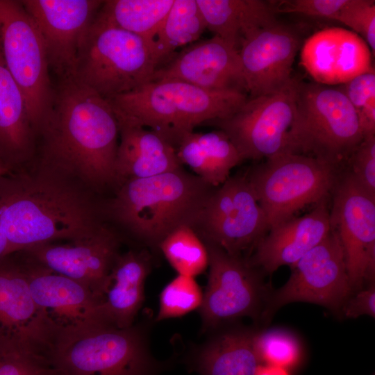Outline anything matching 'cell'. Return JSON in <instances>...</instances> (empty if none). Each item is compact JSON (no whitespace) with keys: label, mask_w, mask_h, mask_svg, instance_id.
I'll return each instance as SVG.
<instances>
[{"label":"cell","mask_w":375,"mask_h":375,"mask_svg":"<svg viewBox=\"0 0 375 375\" xmlns=\"http://www.w3.org/2000/svg\"><path fill=\"white\" fill-rule=\"evenodd\" d=\"M60 81L42 131L47 158L94 187L117 183L119 128L111 104L74 77Z\"/></svg>","instance_id":"1"},{"label":"cell","mask_w":375,"mask_h":375,"mask_svg":"<svg viewBox=\"0 0 375 375\" xmlns=\"http://www.w3.org/2000/svg\"><path fill=\"white\" fill-rule=\"evenodd\" d=\"M0 226L10 253L56 240L83 239L101 226L88 203L69 187L10 172L0 176Z\"/></svg>","instance_id":"2"},{"label":"cell","mask_w":375,"mask_h":375,"mask_svg":"<svg viewBox=\"0 0 375 375\" xmlns=\"http://www.w3.org/2000/svg\"><path fill=\"white\" fill-rule=\"evenodd\" d=\"M214 189L181 167L121 183L108 208L113 218L134 236L158 247L178 227L194 229Z\"/></svg>","instance_id":"3"},{"label":"cell","mask_w":375,"mask_h":375,"mask_svg":"<svg viewBox=\"0 0 375 375\" xmlns=\"http://www.w3.org/2000/svg\"><path fill=\"white\" fill-rule=\"evenodd\" d=\"M248 97L238 90H208L177 80H160L108 101L118 122L150 129L176 149L195 127L230 116Z\"/></svg>","instance_id":"4"},{"label":"cell","mask_w":375,"mask_h":375,"mask_svg":"<svg viewBox=\"0 0 375 375\" xmlns=\"http://www.w3.org/2000/svg\"><path fill=\"white\" fill-rule=\"evenodd\" d=\"M56 375H159L142 328L97 324L60 333L49 356Z\"/></svg>","instance_id":"5"},{"label":"cell","mask_w":375,"mask_h":375,"mask_svg":"<svg viewBox=\"0 0 375 375\" xmlns=\"http://www.w3.org/2000/svg\"><path fill=\"white\" fill-rule=\"evenodd\" d=\"M362 139L356 111L338 87L297 81L286 152L340 167Z\"/></svg>","instance_id":"6"},{"label":"cell","mask_w":375,"mask_h":375,"mask_svg":"<svg viewBox=\"0 0 375 375\" xmlns=\"http://www.w3.org/2000/svg\"><path fill=\"white\" fill-rule=\"evenodd\" d=\"M156 69L145 40L98 12L80 45L74 78L109 100L151 81Z\"/></svg>","instance_id":"7"},{"label":"cell","mask_w":375,"mask_h":375,"mask_svg":"<svg viewBox=\"0 0 375 375\" xmlns=\"http://www.w3.org/2000/svg\"><path fill=\"white\" fill-rule=\"evenodd\" d=\"M340 174V167L284 152L267 158L246 175L270 229L305 206L328 199Z\"/></svg>","instance_id":"8"},{"label":"cell","mask_w":375,"mask_h":375,"mask_svg":"<svg viewBox=\"0 0 375 375\" xmlns=\"http://www.w3.org/2000/svg\"><path fill=\"white\" fill-rule=\"evenodd\" d=\"M0 51L24 97L34 131L42 132L55 89L43 39L21 1L0 0Z\"/></svg>","instance_id":"9"},{"label":"cell","mask_w":375,"mask_h":375,"mask_svg":"<svg viewBox=\"0 0 375 375\" xmlns=\"http://www.w3.org/2000/svg\"><path fill=\"white\" fill-rule=\"evenodd\" d=\"M205 241L240 256L269 231L265 213L247 175L228 177L213 190L195 229Z\"/></svg>","instance_id":"10"},{"label":"cell","mask_w":375,"mask_h":375,"mask_svg":"<svg viewBox=\"0 0 375 375\" xmlns=\"http://www.w3.org/2000/svg\"><path fill=\"white\" fill-rule=\"evenodd\" d=\"M331 228L341 243L353 292L375 278V196L364 190L348 171L332 191Z\"/></svg>","instance_id":"11"},{"label":"cell","mask_w":375,"mask_h":375,"mask_svg":"<svg viewBox=\"0 0 375 375\" xmlns=\"http://www.w3.org/2000/svg\"><path fill=\"white\" fill-rule=\"evenodd\" d=\"M297 80L276 92L248 97L230 116L210 122L224 131L244 160L266 159L286 152L293 120Z\"/></svg>","instance_id":"12"},{"label":"cell","mask_w":375,"mask_h":375,"mask_svg":"<svg viewBox=\"0 0 375 375\" xmlns=\"http://www.w3.org/2000/svg\"><path fill=\"white\" fill-rule=\"evenodd\" d=\"M290 267L288 281L269 300L265 319L282 306L296 301L338 311L353 292L341 243L331 228L322 242Z\"/></svg>","instance_id":"13"},{"label":"cell","mask_w":375,"mask_h":375,"mask_svg":"<svg viewBox=\"0 0 375 375\" xmlns=\"http://www.w3.org/2000/svg\"><path fill=\"white\" fill-rule=\"evenodd\" d=\"M210 270L199 312L204 331L224 322L258 315L264 290L255 267L205 241Z\"/></svg>","instance_id":"14"},{"label":"cell","mask_w":375,"mask_h":375,"mask_svg":"<svg viewBox=\"0 0 375 375\" xmlns=\"http://www.w3.org/2000/svg\"><path fill=\"white\" fill-rule=\"evenodd\" d=\"M56 337L33 299L20 253L0 258V340L49 357Z\"/></svg>","instance_id":"15"},{"label":"cell","mask_w":375,"mask_h":375,"mask_svg":"<svg viewBox=\"0 0 375 375\" xmlns=\"http://www.w3.org/2000/svg\"><path fill=\"white\" fill-rule=\"evenodd\" d=\"M43 39L49 67L60 80L74 76L82 40L103 1L23 0Z\"/></svg>","instance_id":"16"},{"label":"cell","mask_w":375,"mask_h":375,"mask_svg":"<svg viewBox=\"0 0 375 375\" xmlns=\"http://www.w3.org/2000/svg\"><path fill=\"white\" fill-rule=\"evenodd\" d=\"M19 253L33 299L56 336L90 326L110 324L98 299L88 289Z\"/></svg>","instance_id":"17"},{"label":"cell","mask_w":375,"mask_h":375,"mask_svg":"<svg viewBox=\"0 0 375 375\" xmlns=\"http://www.w3.org/2000/svg\"><path fill=\"white\" fill-rule=\"evenodd\" d=\"M299 43L298 35L277 20L242 37L238 51L249 97L279 92L293 83Z\"/></svg>","instance_id":"18"},{"label":"cell","mask_w":375,"mask_h":375,"mask_svg":"<svg viewBox=\"0 0 375 375\" xmlns=\"http://www.w3.org/2000/svg\"><path fill=\"white\" fill-rule=\"evenodd\" d=\"M119 242L101 226L92 235L64 244H35L21 251L44 267L83 285L99 300L106 278L119 255Z\"/></svg>","instance_id":"19"},{"label":"cell","mask_w":375,"mask_h":375,"mask_svg":"<svg viewBox=\"0 0 375 375\" xmlns=\"http://www.w3.org/2000/svg\"><path fill=\"white\" fill-rule=\"evenodd\" d=\"M177 80L208 90L247 94L238 49L218 36L197 41L158 67L152 81Z\"/></svg>","instance_id":"20"},{"label":"cell","mask_w":375,"mask_h":375,"mask_svg":"<svg viewBox=\"0 0 375 375\" xmlns=\"http://www.w3.org/2000/svg\"><path fill=\"white\" fill-rule=\"evenodd\" d=\"M301 62L315 82L330 86L374 69L371 50L364 40L338 27L321 30L308 38L301 48Z\"/></svg>","instance_id":"21"},{"label":"cell","mask_w":375,"mask_h":375,"mask_svg":"<svg viewBox=\"0 0 375 375\" xmlns=\"http://www.w3.org/2000/svg\"><path fill=\"white\" fill-rule=\"evenodd\" d=\"M255 244L248 263L272 274L283 265L292 266L322 242L331 231L328 199L301 217H292L271 228Z\"/></svg>","instance_id":"22"},{"label":"cell","mask_w":375,"mask_h":375,"mask_svg":"<svg viewBox=\"0 0 375 375\" xmlns=\"http://www.w3.org/2000/svg\"><path fill=\"white\" fill-rule=\"evenodd\" d=\"M151 269L145 251L119 255L103 288L99 303L107 322L116 327L133 326L144 299V283Z\"/></svg>","instance_id":"23"},{"label":"cell","mask_w":375,"mask_h":375,"mask_svg":"<svg viewBox=\"0 0 375 375\" xmlns=\"http://www.w3.org/2000/svg\"><path fill=\"white\" fill-rule=\"evenodd\" d=\"M118 123L120 142L115 162L117 183L183 167L175 147L159 134L140 126Z\"/></svg>","instance_id":"24"},{"label":"cell","mask_w":375,"mask_h":375,"mask_svg":"<svg viewBox=\"0 0 375 375\" xmlns=\"http://www.w3.org/2000/svg\"><path fill=\"white\" fill-rule=\"evenodd\" d=\"M34 131L24 97L0 51V159L10 170L29 156Z\"/></svg>","instance_id":"25"},{"label":"cell","mask_w":375,"mask_h":375,"mask_svg":"<svg viewBox=\"0 0 375 375\" xmlns=\"http://www.w3.org/2000/svg\"><path fill=\"white\" fill-rule=\"evenodd\" d=\"M182 165H188L207 184L217 188L229 177L231 170L243 161L237 148L222 130L190 132L176 147Z\"/></svg>","instance_id":"26"},{"label":"cell","mask_w":375,"mask_h":375,"mask_svg":"<svg viewBox=\"0 0 375 375\" xmlns=\"http://www.w3.org/2000/svg\"><path fill=\"white\" fill-rule=\"evenodd\" d=\"M254 333L231 331L208 340L192 356L190 366L199 375H254L260 365Z\"/></svg>","instance_id":"27"},{"label":"cell","mask_w":375,"mask_h":375,"mask_svg":"<svg viewBox=\"0 0 375 375\" xmlns=\"http://www.w3.org/2000/svg\"><path fill=\"white\" fill-rule=\"evenodd\" d=\"M206 29L238 49L251 31L276 21L274 12L260 0H196Z\"/></svg>","instance_id":"28"},{"label":"cell","mask_w":375,"mask_h":375,"mask_svg":"<svg viewBox=\"0 0 375 375\" xmlns=\"http://www.w3.org/2000/svg\"><path fill=\"white\" fill-rule=\"evenodd\" d=\"M206 30V22L196 0H174L153 40L157 69L166 64L178 48L198 41Z\"/></svg>","instance_id":"29"},{"label":"cell","mask_w":375,"mask_h":375,"mask_svg":"<svg viewBox=\"0 0 375 375\" xmlns=\"http://www.w3.org/2000/svg\"><path fill=\"white\" fill-rule=\"evenodd\" d=\"M174 0L103 1L99 15L113 25L145 40L152 47L154 38Z\"/></svg>","instance_id":"30"},{"label":"cell","mask_w":375,"mask_h":375,"mask_svg":"<svg viewBox=\"0 0 375 375\" xmlns=\"http://www.w3.org/2000/svg\"><path fill=\"white\" fill-rule=\"evenodd\" d=\"M158 247L178 274L194 277L208 266L206 246L192 227H178L167 235Z\"/></svg>","instance_id":"31"},{"label":"cell","mask_w":375,"mask_h":375,"mask_svg":"<svg viewBox=\"0 0 375 375\" xmlns=\"http://www.w3.org/2000/svg\"><path fill=\"white\" fill-rule=\"evenodd\" d=\"M253 346L260 364L290 371L299 367L303 360V349L299 339L283 328L254 333Z\"/></svg>","instance_id":"32"},{"label":"cell","mask_w":375,"mask_h":375,"mask_svg":"<svg viewBox=\"0 0 375 375\" xmlns=\"http://www.w3.org/2000/svg\"><path fill=\"white\" fill-rule=\"evenodd\" d=\"M203 294L194 277L178 274L161 291L156 322L183 316L200 308Z\"/></svg>","instance_id":"33"},{"label":"cell","mask_w":375,"mask_h":375,"mask_svg":"<svg viewBox=\"0 0 375 375\" xmlns=\"http://www.w3.org/2000/svg\"><path fill=\"white\" fill-rule=\"evenodd\" d=\"M358 117L363 138L375 135V71L361 74L338 87Z\"/></svg>","instance_id":"34"},{"label":"cell","mask_w":375,"mask_h":375,"mask_svg":"<svg viewBox=\"0 0 375 375\" xmlns=\"http://www.w3.org/2000/svg\"><path fill=\"white\" fill-rule=\"evenodd\" d=\"M0 375H56L48 356L0 341Z\"/></svg>","instance_id":"35"},{"label":"cell","mask_w":375,"mask_h":375,"mask_svg":"<svg viewBox=\"0 0 375 375\" xmlns=\"http://www.w3.org/2000/svg\"><path fill=\"white\" fill-rule=\"evenodd\" d=\"M334 21L349 28L362 38L375 54V1L373 0H349Z\"/></svg>","instance_id":"36"},{"label":"cell","mask_w":375,"mask_h":375,"mask_svg":"<svg viewBox=\"0 0 375 375\" xmlns=\"http://www.w3.org/2000/svg\"><path fill=\"white\" fill-rule=\"evenodd\" d=\"M347 162L356 182L375 196V135L365 137Z\"/></svg>","instance_id":"37"},{"label":"cell","mask_w":375,"mask_h":375,"mask_svg":"<svg viewBox=\"0 0 375 375\" xmlns=\"http://www.w3.org/2000/svg\"><path fill=\"white\" fill-rule=\"evenodd\" d=\"M349 0H286L272 7L274 12L297 13L335 20Z\"/></svg>","instance_id":"38"},{"label":"cell","mask_w":375,"mask_h":375,"mask_svg":"<svg viewBox=\"0 0 375 375\" xmlns=\"http://www.w3.org/2000/svg\"><path fill=\"white\" fill-rule=\"evenodd\" d=\"M342 310L347 318H356L361 315L375 317V287L370 284L367 288L356 291L344 304Z\"/></svg>","instance_id":"39"},{"label":"cell","mask_w":375,"mask_h":375,"mask_svg":"<svg viewBox=\"0 0 375 375\" xmlns=\"http://www.w3.org/2000/svg\"><path fill=\"white\" fill-rule=\"evenodd\" d=\"M254 375H291L290 371L273 365H259L254 373Z\"/></svg>","instance_id":"40"},{"label":"cell","mask_w":375,"mask_h":375,"mask_svg":"<svg viewBox=\"0 0 375 375\" xmlns=\"http://www.w3.org/2000/svg\"><path fill=\"white\" fill-rule=\"evenodd\" d=\"M8 254H10L9 244L0 226V258Z\"/></svg>","instance_id":"41"},{"label":"cell","mask_w":375,"mask_h":375,"mask_svg":"<svg viewBox=\"0 0 375 375\" xmlns=\"http://www.w3.org/2000/svg\"><path fill=\"white\" fill-rule=\"evenodd\" d=\"M10 172V169L0 159V176H2Z\"/></svg>","instance_id":"42"}]
</instances>
